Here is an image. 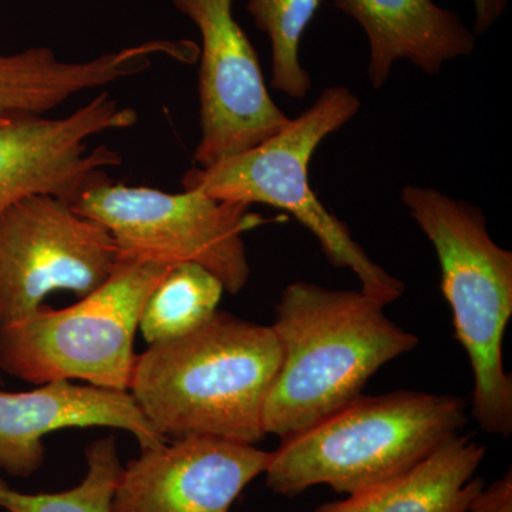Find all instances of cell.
I'll use <instances>...</instances> for the list:
<instances>
[{
	"mask_svg": "<svg viewBox=\"0 0 512 512\" xmlns=\"http://www.w3.org/2000/svg\"><path fill=\"white\" fill-rule=\"evenodd\" d=\"M74 427L127 431L141 450L167 443L130 392L64 380L40 384L29 392L0 390V470L12 477H32L45 463L43 437Z\"/></svg>",
	"mask_w": 512,
	"mask_h": 512,
	"instance_id": "7c38bea8",
	"label": "cell"
},
{
	"mask_svg": "<svg viewBox=\"0 0 512 512\" xmlns=\"http://www.w3.org/2000/svg\"><path fill=\"white\" fill-rule=\"evenodd\" d=\"M487 448L470 436H456L386 483L320 505L315 512H463L484 488L476 478Z\"/></svg>",
	"mask_w": 512,
	"mask_h": 512,
	"instance_id": "9a60e30c",
	"label": "cell"
},
{
	"mask_svg": "<svg viewBox=\"0 0 512 512\" xmlns=\"http://www.w3.org/2000/svg\"><path fill=\"white\" fill-rule=\"evenodd\" d=\"M363 29L369 45L367 76L382 89L399 60L427 74L476 52L477 36L454 10L434 0H333Z\"/></svg>",
	"mask_w": 512,
	"mask_h": 512,
	"instance_id": "5bb4252c",
	"label": "cell"
},
{
	"mask_svg": "<svg viewBox=\"0 0 512 512\" xmlns=\"http://www.w3.org/2000/svg\"><path fill=\"white\" fill-rule=\"evenodd\" d=\"M402 202L439 259L441 291L473 370V413L485 433H512V379L503 343L512 316V252L491 238L483 210L430 187Z\"/></svg>",
	"mask_w": 512,
	"mask_h": 512,
	"instance_id": "277c9868",
	"label": "cell"
},
{
	"mask_svg": "<svg viewBox=\"0 0 512 512\" xmlns=\"http://www.w3.org/2000/svg\"><path fill=\"white\" fill-rule=\"evenodd\" d=\"M463 512H512V471L484 487Z\"/></svg>",
	"mask_w": 512,
	"mask_h": 512,
	"instance_id": "d6986e66",
	"label": "cell"
},
{
	"mask_svg": "<svg viewBox=\"0 0 512 512\" xmlns=\"http://www.w3.org/2000/svg\"><path fill=\"white\" fill-rule=\"evenodd\" d=\"M360 107L362 101L348 87H328L308 110L258 146L211 167L190 168L183 187L217 200L289 212L318 239L330 264L350 269L359 279L360 291L386 306L403 295V282L367 255L348 225L328 211L309 184L313 154L355 119Z\"/></svg>",
	"mask_w": 512,
	"mask_h": 512,
	"instance_id": "5b68a950",
	"label": "cell"
},
{
	"mask_svg": "<svg viewBox=\"0 0 512 512\" xmlns=\"http://www.w3.org/2000/svg\"><path fill=\"white\" fill-rule=\"evenodd\" d=\"M323 2L248 0L249 15L271 43V86L292 99H303L311 90V76L301 62V45Z\"/></svg>",
	"mask_w": 512,
	"mask_h": 512,
	"instance_id": "e0dca14e",
	"label": "cell"
},
{
	"mask_svg": "<svg viewBox=\"0 0 512 512\" xmlns=\"http://www.w3.org/2000/svg\"><path fill=\"white\" fill-rule=\"evenodd\" d=\"M224 292L207 269L173 266L148 296L138 330L148 345L183 338L214 316Z\"/></svg>",
	"mask_w": 512,
	"mask_h": 512,
	"instance_id": "2e32d148",
	"label": "cell"
},
{
	"mask_svg": "<svg viewBox=\"0 0 512 512\" xmlns=\"http://www.w3.org/2000/svg\"><path fill=\"white\" fill-rule=\"evenodd\" d=\"M474 8V35L480 36L493 28L508 8L510 0H471Z\"/></svg>",
	"mask_w": 512,
	"mask_h": 512,
	"instance_id": "ffe728a7",
	"label": "cell"
},
{
	"mask_svg": "<svg viewBox=\"0 0 512 512\" xmlns=\"http://www.w3.org/2000/svg\"><path fill=\"white\" fill-rule=\"evenodd\" d=\"M181 40L154 39L84 62H66L47 46L0 52V119L46 116L77 94L104 89L150 69L156 57L180 60Z\"/></svg>",
	"mask_w": 512,
	"mask_h": 512,
	"instance_id": "4fadbf2b",
	"label": "cell"
},
{
	"mask_svg": "<svg viewBox=\"0 0 512 512\" xmlns=\"http://www.w3.org/2000/svg\"><path fill=\"white\" fill-rule=\"evenodd\" d=\"M269 461L254 444L217 437L141 450L121 471L111 512H229Z\"/></svg>",
	"mask_w": 512,
	"mask_h": 512,
	"instance_id": "8fae6325",
	"label": "cell"
},
{
	"mask_svg": "<svg viewBox=\"0 0 512 512\" xmlns=\"http://www.w3.org/2000/svg\"><path fill=\"white\" fill-rule=\"evenodd\" d=\"M117 265L110 232L69 201L36 194L15 202L0 215V326L32 315L56 291L86 298Z\"/></svg>",
	"mask_w": 512,
	"mask_h": 512,
	"instance_id": "ba28073f",
	"label": "cell"
},
{
	"mask_svg": "<svg viewBox=\"0 0 512 512\" xmlns=\"http://www.w3.org/2000/svg\"><path fill=\"white\" fill-rule=\"evenodd\" d=\"M5 512H10V511H6V510H5Z\"/></svg>",
	"mask_w": 512,
	"mask_h": 512,
	"instance_id": "44dd1931",
	"label": "cell"
},
{
	"mask_svg": "<svg viewBox=\"0 0 512 512\" xmlns=\"http://www.w3.org/2000/svg\"><path fill=\"white\" fill-rule=\"evenodd\" d=\"M168 269L120 259L113 275L74 305L42 306L0 326V370L33 386L80 380L128 392L141 313Z\"/></svg>",
	"mask_w": 512,
	"mask_h": 512,
	"instance_id": "8992f818",
	"label": "cell"
},
{
	"mask_svg": "<svg viewBox=\"0 0 512 512\" xmlns=\"http://www.w3.org/2000/svg\"><path fill=\"white\" fill-rule=\"evenodd\" d=\"M458 397L399 390L362 396L272 451L266 487L296 497L315 485L355 495L416 466L466 424Z\"/></svg>",
	"mask_w": 512,
	"mask_h": 512,
	"instance_id": "3957f363",
	"label": "cell"
},
{
	"mask_svg": "<svg viewBox=\"0 0 512 512\" xmlns=\"http://www.w3.org/2000/svg\"><path fill=\"white\" fill-rule=\"evenodd\" d=\"M281 363L271 326L217 311L183 338L137 355L128 392L165 440L259 443L266 396Z\"/></svg>",
	"mask_w": 512,
	"mask_h": 512,
	"instance_id": "6da1fadb",
	"label": "cell"
},
{
	"mask_svg": "<svg viewBox=\"0 0 512 512\" xmlns=\"http://www.w3.org/2000/svg\"><path fill=\"white\" fill-rule=\"evenodd\" d=\"M72 207L110 232L119 261L207 269L237 295L251 276L245 234L266 224L248 205L201 191L167 192L111 183L92 185Z\"/></svg>",
	"mask_w": 512,
	"mask_h": 512,
	"instance_id": "52a82bcc",
	"label": "cell"
},
{
	"mask_svg": "<svg viewBox=\"0 0 512 512\" xmlns=\"http://www.w3.org/2000/svg\"><path fill=\"white\" fill-rule=\"evenodd\" d=\"M137 120L136 110L121 106L106 90L59 119L35 114L0 119V215L36 194L73 204L121 164L120 154L107 146L89 150L90 138L127 130Z\"/></svg>",
	"mask_w": 512,
	"mask_h": 512,
	"instance_id": "30bf717a",
	"label": "cell"
},
{
	"mask_svg": "<svg viewBox=\"0 0 512 512\" xmlns=\"http://www.w3.org/2000/svg\"><path fill=\"white\" fill-rule=\"evenodd\" d=\"M200 33L201 137L195 167L237 156L289 121L266 87L258 53L234 15L235 0H171Z\"/></svg>",
	"mask_w": 512,
	"mask_h": 512,
	"instance_id": "9c48e42d",
	"label": "cell"
},
{
	"mask_svg": "<svg viewBox=\"0 0 512 512\" xmlns=\"http://www.w3.org/2000/svg\"><path fill=\"white\" fill-rule=\"evenodd\" d=\"M87 473L82 483L60 493L26 494L0 478V507L10 512H111L123 464L113 436L86 448Z\"/></svg>",
	"mask_w": 512,
	"mask_h": 512,
	"instance_id": "ac0fdd59",
	"label": "cell"
},
{
	"mask_svg": "<svg viewBox=\"0 0 512 512\" xmlns=\"http://www.w3.org/2000/svg\"><path fill=\"white\" fill-rule=\"evenodd\" d=\"M362 291L293 282L275 306L281 363L264 406L265 434L308 429L362 394L377 370L412 352L419 338L387 318Z\"/></svg>",
	"mask_w": 512,
	"mask_h": 512,
	"instance_id": "7a4b0ae2",
	"label": "cell"
}]
</instances>
